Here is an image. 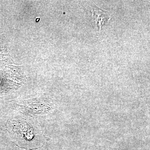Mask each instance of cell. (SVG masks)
<instances>
[{
	"label": "cell",
	"instance_id": "1",
	"mask_svg": "<svg viewBox=\"0 0 150 150\" xmlns=\"http://www.w3.org/2000/svg\"><path fill=\"white\" fill-rule=\"evenodd\" d=\"M93 22L96 28L100 29L101 26L105 22L110 19V14L96 6H94L92 8Z\"/></svg>",
	"mask_w": 150,
	"mask_h": 150
}]
</instances>
